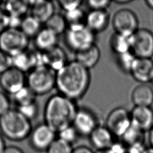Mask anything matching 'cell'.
Returning a JSON list of instances; mask_svg holds the SVG:
<instances>
[{"label": "cell", "mask_w": 153, "mask_h": 153, "mask_svg": "<svg viewBox=\"0 0 153 153\" xmlns=\"http://www.w3.org/2000/svg\"><path fill=\"white\" fill-rule=\"evenodd\" d=\"M151 82L153 84V78H152V81H151Z\"/></svg>", "instance_id": "obj_49"}, {"label": "cell", "mask_w": 153, "mask_h": 153, "mask_svg": "<svg viewBox=\"0 0 153 153\" xmlns=\"http://www.w3.org/2000/svg\"><path fill=\"white\" fill-rule=\"evenodd\" d=\"M131 51L137 58L153 57V33L145 28H139L130 36Z\"/></svg>", "instance_id": "obj_7"}, {"label": "cell", "mask_w": 153, "mask_h": 153, "mask_svg": "<svg viewBox=\"0 0 153 153\" xmlns=\"http://www.w3.org/2000/svg\"><path fill=\"white\" fill-rule=\"evenodd\" d=\"M2 153H24V152L18 146L10 145L7 146Z\"/></svg>", "instance_id": "obj_41"}, {"label": "cell", "mask_w": 153, "mask_h": 153, "mask_svg": "<svg viewBox=\"0 0 153 153\" xmlns=\"http://www.w3.org/2000/svg\"><path fill=\"white\" fill-rule=\"evenodd\" d=\"M23 17L8 16V28L12 29H20L22 23Z\"/></svg>", "instance_id": "obj_38"}, {"label": "cell", "mask_w": 153, "mask_h": 153, "mask_svg": "<svg viewBox=\"0 0 153 153\" xmlns=\"http://www.w3.org/2000/svg\"><path fill=\"white\" fill-rule=\"evenodd\" d=\"M143 133L144 131L131 124L121 138L123 143L129 146L136 143H143Z\"/></svg>", "instance_id": "obj_28"}, {"label": "cell", "mask_w": 153, "mask_h": 153, "mask_svg": "<svg viewBox=\"0 0 153 153\" xmlns=\"http://www.w3.org/2000/svg\"><path fill=\"white\" fill-rule=\"evenodd\" d=\"M11 102L7 94L0 91V117L11 109Z\"/></svg>", "instance_id": "obj_37"}, {"label": "cell", "mask_w": 153, "mask_h": 153, "mask_svg": "<svg viewBox=\"0 0 153 153\" xmlns=\"http://www.w3.org/2000/svg\"><path fill=\"white\" fill-rule=\"evenodd\" d=\"M108 10H90L86 16V26L94 33L105 30L109 23Z\"/></svg>", "instance_id": "obj_19"}, {"label": "cell", "mask_w": 153, "mask_h": 153, "mask_svg": "<svg viewBox=\"0 0 153 153\" xmlns=\"http://www.w3.org/2000/svg\"><path fill=\"white\" fill-rule=\"evenodd\" d=\"M75 101L56 94L47 100L43 111L44 123L56 133L72 124L78 110Z\"/></svg>", "instance_id": "obj_2"}, {"label": "cell", "mask_w": 153, "mask_h": 153, "mask_svg": "<svg viewBox=\"0 0 153 153\" xmlns=\"http://www.w3.org/2000/svg\"><path fill=\"white\" fill-rule=\"evenodd\" d=\"M87 5L90 10H107L112 2L109 0H89Z\"/></svg>", "instance_id": "obj_35"}, {"label": "cell", "mask_w": 153, "mask_h": 153, "mask_svg": "<svg viewBox=\"0 0 153 153\" xmlns=\"http://www.w3.org/2000/svg\"><path fill=\"white\" fill-rule=\"evenodd\" d=\"M131 124L143 131L153 127V109L151 107L134 106L130 112Z\"/></svg>", "instance_id": "obj_16"}, {"label": "cell", "mask_w": 153, "mask_h": 153, "mask_svg": "<svg viewBox=\"0 0 153 153\" xmlns=\"http://www.w3.org/2000/svg\"><path fill=\"white\" fill-rule=\"evenodd\" d=\"M113 2H115L116 4H128L131 2V1L130 0H117V1H113Z\"/></svg>", "instance_id": "obj_44"}, {"label": "cell", "mask_w": 153, "mask_h": 153, "mask_svg": "<svg viewBox=\"0 0 153 153\" xmlns=\"http://www.w3.org/2000/svg\"><path fill=\"white\" fill-rule=\"evenodd\" d=\"M114 135L105 126L99 125L89 136L92 145L99 150L109 149L114 143Z\"/></svg>", "instance_id": "obj_18"}, {"label": "cell", "mask_w": 153, "mask_h": 153, "mask_svg": "<svg viewBox=\"0 0 153 153\" xmlns=\"http://www.w3.org/2000/svg\"><path fill=\"white\" fill-rule=\"evenodd\" d=\"M131 124L130 113L124 107L113 109L106 118L105 126L117 137H121Z\"/></svg>", "instance_id": "obj_9"}, {"label": "cell", "mask_w": 153, "mask_h": 153, "mask_svg": "<svg viewBox=\"0 0 153 153\" xmlns=\"http://www.w3.org/2000/svg\"><path fill=\"white\" fill-rule=\"evenodd\" d=\"M13 66L12 56L0 50V74Z\"/></svg>", "instance_id": "obj_36"}, {"label": "cell", "mask_w": 153, "mask_h": 153, "mask_svg": "<svg viewBox=\"0 0 153 153\" xmlns=\"http://www.w3.org/2000/svg\"><path fill=\"white\" fill-rule=\"evenodd\" d=\"M72 126L78 134L90 136L99 126L96 115L87 108H78L74 117Z\"/></svg>", "instance_id": "obj_12"}, {"label": "cell", "mask_w": 153, "mask_h": 153, "mask_svg": "<svg viewBox=\"0 0 153 153\" xmlns=\"http://www.w3.org/2000/svg\"><path fill=\"white\" fill-rule=\"evenodd\" d=\"M2 10L8 16L23 17L30 10L29 1L10 0L2 1Z\"/></svg>", "instance_id": "obj_23"}, {"label": "cell", "mask_w": 153, "mask_h": 153, "mask_svg": "<svg viewBox=\"0 0 153 153\" xmlns=\"http://www.w3.org/2000/svg\"><path fill=\"white\" fill-rule=\"evenodd\" d=\"M42 52V64L57 72L68 63V57L65 50L58 45Z\"/></svg>", "instance_id": "obj_15"}, {"label": "cell", "mask_w": 153, "mask_h": 153, "mask_svg": "<svg viewBox=\"0 0 153 153\" xmlns=\"http://www.w3.org/2000/svg\"><path fill=\"white\" fill-rule=\"evenodd\" d=\"M145 2L149 8L153 10V0H146Z\"/></svg>", "instance_id": "obj_45"}, {"label": "cell", "mask_w": 153, "mask_h": 153, "mask_svg": "<svg viewBox=\"0 0 153 153\" xmlns=\"http://www.w3.org/2000/svg\"><path fill=\"white\" fill-rule=\"evenodd\" d=\"M29 38L20 29L7 28L0 34V50L14 56L29 48Z\"/></svg>", "instance_id": "obj_5"}, {"label": "cell", "mask_w": 153, "mask_h": 153, "mask_svg": "<svg viewBox=\"0 0 153 153\" xmlns=\"http://www.w3.org/2000/svg\"><path fill=\"white\" fill-rule=\"evenodd\" d=\"M4 137L0 133V153H2L3 151L4 150L5 147L7 146L5 145V142Z\"/></svg>", "instance_id": "obj_42"}, {"label": "cell", "mask_w": 153, "mask_h": 153, "mask_svg": "<svg viewBox=\"0 0 153 153\" xmlns=\"http://www.w3.org/2000/svg\"><path fill=\"white\" fill-rule=\"evenodd\" d=\"M8 16L6 13L0 8V34L8 28Z\"/></svg>", "instance_id": "obj_39"}, {"label": "cell", "mask_w": 153, "mask_h": 153, "mask_svg": "<svg viewBox=\"0 0 153 153\" xmlns=\"http://www.w3.org/2000/svg\"><path fill=\"white\" fill-rule=\"evenodd\" d=\"M65 42L70 50L76 53L95 44L96 33L86 26L68 28L65 32Z\"/></svg>", "instance_id": "obj_6"}, {"label": "cell", "mask_w": 153, "mask_h": 153, "mask_svg": "<svg viewBox=\"0 0 153 153\" xmlns=\"http://www.w3.org/2000/svg\"><path fill=\"white\" fill-rule=\"evenodd\" d=\"M72 153H95L91 148L85 145H80L74 148Z\"/></svg>", "instance_id": "obj_40"}, {"label": "cell", "mask_w": 153, "mask_h": 153, "mask_svg": "<svg viewBox=\"0 0 153 153\" xmlns=\"http://www.w3.org/2000/svg\"><path fill=\"white\" fill-rule=\"evenodd\" d=\"M59 6L65 12H69L81 8L82 1L81 0H62L57 2Z\"/></svg>", "instance_id": "obj_34"}, {"label": "cell", "mask_w": 153, "mask_h": 153, "mask_svg": "<svg viewBox=\"0 0 153 153\" xmlns=\"http://www.w3.org/2000/svg\"><path fill=\"white\" fill-rule=\"evenodd\" d=\"M144 153H153V148L151 147L146 148L144 151Z\"/></svg>", "instance_id": "obj_47"}, {"label": "cell", "mask_w": 153, "mask_h": 153, "mask_svg": "<svg viewBox=\"0 0 153 153\" xmlns=\"http://www.w3.org/2000/svg\"><path fill=\"white\" fill-rule=\"evenodd\" d=\"M68 28L79 27L86 26L87 14L81 8L65 13L64 15Z\"/></svg>", "instance_id": "obj_26"}, {"label": "cell", "mask_w": 153, "mask_h": 153, "mask_svg": "<svg viewBox=\"0 0 153 153\" xmlns=\"http://www.w3.org/2000/svg\"><path fill=\"white\" fill-rule=\"evenodd\" d=\"M56 72L45 65L38 66L28 72L26 85L36 96L50 93L56 87Z\"/></svg>", "instance_id": "obj_4"}, {"label": "cell", "mask_w": 153, "mask_h": 153, "mask_svg": "<svg viewBox=\"0 0 153 153\" xmlns=\"http://www.w3.org/2000/svg\"><path fill=\"white\" fill-rule=\"evenodd\" d=\"M30 15L42 24L45 23L55 13V5L52 1L37 0L29 1Z\"/></svg>", "instance_id": "obj_17"}, {"label": "cell", "mask_w": 153, "mask_h": 153, "mask_svg": "<svg viewBox=\"0 0 153 153\" xmlns=\"http://www.w3.org/2000/svg\"><path fill=\"white\" fill-rule=\"evenodd\" d=\"M42 23L30 14L23 17L20 29L29 38H34L42 29Z\"/></svg>", "instance_id": "obj_25"}, {"label": "cell", "mask_w": 153, "mask_h": 153, "mask_svg": "<svg viewBox=\"0 0 153 153\" xmlns=\"http://www.w3.org/2000/svg\"><path fill=\"white\" fill-rule=\"evenodd\" d=\"M112 25L115 33L130 36L139 29V20L132 10L121 8L113 15Z\"/></svg>", "instance_id": "obj_8"}, {"label": "cell", "mask_w": 153, "mask_h": 153, "mask_svg": "<svg viewBox=\"0 0 153 153\" xmlns=\"http://www.w3.org/2000/svg\"><path fill=\"white\" fill-rule=\"evenodd\" d=\"M36 49L40 51H47L57 45L58 35L44 27L33 38Z\"/></svg>", "instance_id": "obj_22"}, {"label": "cell", "mask_w": 153, "mask_h": 153, "mask_svg": "<svg viewBox=\"0 0 153 153\" xmlns=\"http://www.w3.org/2000/svg\"><path fill=\"white\" fill-rule=\"evenodd\" d=\"M136 58L134 54L131 51H129L117 55L116 60L118 67L123 72L130 74Z\"/></svg>", "instance_id": "obj_30"}, {"label": "cell", "mask_w": 153, "mask_h": 153, "mask_svg": "<svg viewBox=\"0 0 153 153\" xmlns=\"http://www.w3.org/2000/svg\"><path fill=\"white\" fill-rule=\"evenodd\" d=\"M56 133L45 123L39 124L32 128L29 137L30 145L38 151L48 149L56 139Z\"/></svg>", "instance_id": "obj_11"}, {"label": "cell", "mask_w": 153, "mask_h": 153, "mask_svg": "<svg viewBox=\"0 0 153 153\" xmlns=\"http://www.w3.org/2000/svg\"><path fill=\"white\" fill-rule=\"evenodd\" d=\"M130 74L140 84L151 82L153 78V60L148 58H136Z\"/></svg>", "instance_id": "obj_14"}, {"label": "cell", "mask_w": 153, "mask_h": 153, "mask_svg": "<svg viewBox=\"0 0 153 153\" xmlns=\"http://www.w3.org/2000/svg\"><path fill=\"white\" fill-rule=\"evenodd\" d=\"M90 81L89 70L74 60L56 72V87L59 94L75 101L84 96Z\"/></svg>", "instance_id": "obj_1"}, {"label": "cell", "mask_w": 153, "mask_h": 153, "mask_svg": "<svg viewBox=\"0 0 153 153\" xmlns=\"http://www.w3.org/2000/svg\"><path fill=\"white\" fill-rule=\"evenodd\" d=\"M17 109L30 121L36 117L39 111V108L36 102L18 106Z\"/></svg>", "instance_id": "obj_33"}, {"label": "cell", "mask_w": 153, "mask_h": 153, "mask_svg": "<svg viewBox=\"0 0 153 153\" xmlns=\"http://www.w3.org/2000/svg\"><path fill=\"white\" fill-rule=\"evenodd\" d=\"M2 1H0V6L2 5Z\"/></svg>", "instance_id": "obj_48"}, {"label": "cell", "mask_w": 153, "mask_h": 153, "mask_svg": "<svg viewBox=\"0 0 153 153\" xmlns=\"http://www.w3.org/2000/svg\"><path fill=\"white\" fill-rule=\"evenodd\" d=\"M32 130L31 121L17 109H11L0 117V133L8 140H23L29 137Z\"/></svg>", "instance_id": "obj_3"}, {"label": "cell", "mask_w": 153, "mask_h": 153, "mask_svg": "<svg viewBox=\"0 0 153 153\" xmlns=\"http://www.w3.org/2000/svg\"><path fill=\"white\" fill-rule=\"evenodd\" d=\"M95 153H112L109 149H105V150H99L97 151Z\"/></svg>", "instance_id": "obj_46"}, {"label": "cell", "mask_w": 153, "mask_h": 153, "mask_svg": "<svg viewBox=\"0 0 153 153\" xmlns=\"http://www.w3.org/2000/svg\"><path fill=\"white\" fill-rule=\"evenodd\" d=\"M57 134L59 139L71 145L76 140L78 136L79 135L72 124L63 128L57 132Z\"/></svg>", "instance_id": "obj_32"}, {"label": "cell", "mask_w": 153, "mask_h": 153, "mask_svg": "<svg viewBox=\"0 0 153 153\" xmlns=\"http://www.w3.org/2000/svg\"><path fill=\"white\" fill-rule=\"evenodd\" d=\"M26 85L25 72L12 66L0 74V87L7 94L14 95Z\"/></svg>", "instance_id": "obj_10"}, {"label": "cell", "mask_w": 153, "mask_h": 153, "mask_svg": "<svg viewBox=\"0 0 153 153\" xmlns=\"http://www.w3.org/2000/svg\"><path fill=\"white\" fill-rule=\"evenodd\" d=\"M149 142L151 147L153 148V127L149 131Z\"/></svg>", "instance_id": "obj_43"}, {"label": "cell", "mask_w": 153, "mask_h": 153, "mask_svg": "<svg viewBox=\"0 0 153 153\" xmlns=\"http://www.w3.org/2000/svg\"><path fill=\"white\" fill-rule=\"evenodd\" d=\"M134 106L151 107L153 104V88L148 84H140L135 87L131 94Z\"/></svg>", "instance_id": "obj_20"}, {"label": "cell", "mask_w": 153, "mask_h": 153, "mask_svg": "<svg viewBox=\"0 0 153 153\" xmlns=\"http://www.w3.org/2000/svg\"><path fill=\"white\" fill-rule=\"evenodd\" d=\"M109 45L116 55L131 51L130 36H127L115 32L110 38Z\"/></svg>", "instance_id": "obj_24"}, {"label": "cell", "mask_w": 153, "mask_h": 153, "mask_svg": "<svg viewBox=\"0 0 153 153\" xmlns=\"http://www.w3.org/2000/svg\"><path fill=\"white\" fill-rule=\"evenodd\" d=\"M100 58V51L95 44L92 46L75 53V60L87 69L94 67Z\"/></svg>", "instance_id": "obj_21"}, {"label": "cell", "mask_w": 153, "mask_h": 153, "mask_svg": "<svg viewBox=\"0 0 153 153\" xmlns=\"http://www.w3.org/2000/svg\"><path fill=\"white\" fill-rule=\"evenodd\" d=\"M36 96L27 85L12 96L17 107L36 102Z\"/></svg>", "instance_id": "obj_29"}, {"label": "cell", "mask_w": 153, "mask_h": 153, "mask_svg": "<svg viewBox=\"0 0 153 153\" xmlns=\"http://www.w3.org/2000/svg\"><path fill=\"white\" fill-rule=\"evenodd\" d=\"M44 25L45 27L51 30L58 36L65 33L68 29L67 23L64 15L57 13H55Z\"/></svg>", "instance_id": "obj_27"}, {"label": "cell", "mask_w": 153, "mask_h": 153, "mask_svg": "<svg viewBox=\"0 0 153 153\" xmlns=\"http://www.w3.org/2000/svg\"><path fill=\"white\" fill-rule=\"evenodd\" d=\"M13 66L23 72H29L34 68L43 65L42 52L27 48L26 50L12 57Z\"/></svg>", "instance_id": "obj_13"}, {"label": "cell", "mask_w": 153, "mask_h": 153, "mask_svg": "<svg viewBox=\"0 0 153 153\" xmlns=\"http://www.w3.org/2000/svg\"><path fill=\"white\" fill-rule=\"evenodd\" d=\"M73 149L72 145L57 137L49 146L47 153H72Z\"/></svg>", "instance_id": "obj_31"}]
</instances>
